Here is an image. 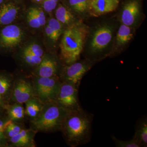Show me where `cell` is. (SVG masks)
<instances>
[{
    "instance_id": "19",
    "label": "cell",
    "mask_w": 147,
    "mask_h": 147,
    "mask_svg": "<svg viewBox=\"0 0 147 147\" xmlns=\"http://www.w3.org/2000/svg\"><path fill=\"white\" fill-rule=\"evenodd\" d=\"M133 139L138 141L142 147L147 146V117H143L137 122Z\"/></svg>"
},
{
    "instance_id": "28",
    "label": "cell",
    "mask_w": 147,
    "mask_h": 147,
    "mask_svg": "<svg viewBox=\"0 0 147 147\" xmlns=\"http://www.w3.org/2000/svg\"><path fill=\"white\" fill-rule=\"evenodd\" d=\"M7 106H6L5 105V103L3 101V96L0 93V107H3V108H7Z\"/></svg>"
},
{
    "instance_id": "27",
    "label": "cell",
    "mask_w": 147,
    "mask_h": 147,
    "mask_svg": "<svg viewBox=\"0 0 147 147\" xmlns=\"http://www.w3.org/2000/svg\"><path fill=\"white\" fill-rule=\"evenodd\" d=\"M7 119L4 120L0 119V146H7L8 145L7 139L5 135L4 129V125Z\"/></svg>"
},
{
    "instance_id": "4",
    "label": "cell",
    "mask_w": 147,
    "mask_h": 147,
    "mask_svg": "<svg viewBox=\"0 0 147 147\" xmlns=\"http://www.w3.org/2000/svg\"><path fill=\"white\" fill-rule=\"evenodd\" d=\"M24 24L15 23L0 28V54H13L29 37Z\"/></svg>"
},
{
    "instance_id": "11",
    "label": "cell",
    "mask_w": 147,
    "mask_h": 147,
    "mask_svg": "<svg viewBox=\"0 0 147 147\" xmlns=\"http://www.w3.org/2000/svg\"><path fill=\"white\" fill-rule=\"evenodd\" d=\"M113 30L108 25H103L94 32L91 42V53L95 55L105 50L109 45L113 38Z\"/></svg>"
},
{
    "instance_id": "26",
    "label": "cell",
    "mask_w": 147,
    "mask_h": 147,
    "mask_svg": "<svg viewBox=\"0 0 147 147\" xmlns=\"http://www.w3.org/2000/svg\"><path fill=\"white\" fill-rule=\"evenodd\" d=\"M59 0H44L42 2V9L46 13L50 14L57 6Z\"/></svg>"
},
{
    "instance_id": "24",
    "label": "cell",
    "mask_w": 147,
    "mask_h": 147,
    "mask_svg": "<svg viewBox=\"0 0 147 147\" xmlns=\"http://www.w3.org/2000/svg\"><path fill=\"white\" fill-rule=\"evenodd\" d=\"M90 0H69V5L74 12L83 14L88 11Z\"/></svg>"
},
{
    "instance_id": "10",
    "label": "cell",
    "mask_w": 147,
    "mask_h": 147,
    "mask_svg": "<svg viewBox=\"0 0 147 147\" xmlns=\"http://www.w3.org/2000/svg\"><path fill=\"white\" fill-rule=\"evenodd\" d=\"M65 29L55 18L51 17L47 19L43 29V43L47 52L55 53Z\"/></svg>"
},
{
    "instance_id": "21",
    "label": "cell",
    "mask_w": 147,
    "mask_h": 147,
    "mask_svg": "<svg viewBox=\"0 0 147 147\" xmlns=\"http://www.w3.org/2000/svg\"><path fill=\"white\" fill-rule=\"evenodd\" d=\"M133 37V33L130 27L122 24L119 28L116 36V43L118 46L126 45Z\"/></svg>"
},
{
    "instance_id": "3",
    "label": "cell",
    "mask_w": 147,
    "mask_h": 147,
    "mask_svg": "<svg viewBox=\"0 0 147 147\" xmlns=\"http://www.w3.org/2000/svg\"><path fill=\"white\" fill-rule=\"evenodd\" d=\"M70 112L55 101L44 103L38 117L30 121V128L37 133L61 131L64 121Z\"/></svg>"
},
{
    "instance_id": "8",
    "label": "cell",
    "mask_w": 147,
    "mask_h": 147,
    "mask_svg": "<svg viewBox=\"0 0 147 147\" xmlns=\"http://www.w3.org/2000/svg\"><path fill=\"white\" fill-rule=\"evenodd\" d=\"M64 64L55 53L46 51L41 62L31 74V76L59 78Z\"/></svg>"
},
{
    "instance_id": "14",
    "label": "cell",
    "mask_w": 147,
    "mask_h": 147,
    "mask_svg": "<svg viewBox=\"0 0 147 147\" xmlns=\"http://www.w3.org/2000/svg\"><path fill=\"white\" fill-rule=\"evenodd\" d=\"M37 132L30 128H24L18 134L8 139L9 146L35 147L36 146L34 138Z\"/></svg>"
},
{
    "instance_id": "5",
    "label": "cell",
    "mask_w": 147,
    "mask_h": 147,
    "mask_svg": "<svg viewBox=\"0 0 147 147\" xmlns=\"http://www.w3.org/2000/svg\"><path fill=\"white\" fill-rule=\"evenodd\" d=\"M30 76L35 96L44 103L55 101L61 84L59 78Z\"/></svg>"
},
{
    "instance_id": "9",
    "label": "cell",
    "mask_w": 147,
    "mask_h": 147,
    "mask_svg": "<svg viewBox=\"0 0 147 147\" xmlns=\"http://www.w3.org/2000/svg\"><path fill=\"white\" fill-rule=\"evenodd\" d=\"M79 88L72 84L62 82L55 102L69 111L82 108L79 99Z\"/></svg>"
},
{
    "instance_id": "18",
    "label": "cell",
    "mask_w": 147,
    "mask_h": 147,
    "mask_svg": "<svg viewBox=\"0 0 147 147\" xmlns=\"http://www.w3.org/2000/svg\"><path fill=\"white\" fill-rule=\"evenodd\" d=\"M25 104L26 116L30 121L34 120L38 117L44 105V103L36 96L31 98Z\"/></svg>"
},
{
    "instance_id": "22",
    "label": "cell",
    "mask_w": 147,
    "mask_h": 147,
    "mask_svg": "<svg viewBox=\"0 0 147 147\" xmlns=\"http://www.w3.org/2000/svg\"><path fill=\"white\" fill-rule=\"evenodd\" d=\"M25 128L21 123L16 122L7 119L4 125V134L7 140L16 136Z\"/></svg>"
},
{
    "instance_id": "13",
    "label": "cell",
    "mask_w": 147,
    "mask_h": 147,
    "mask_svg": "<svg viewBox=\"0 0 147 147\" xmlns=\"http://www.w3.org/2000/svg\"><path fill=\"white\" fill-rule=\"evenodd\" d=\"M45 11L42 8L32 7L25 13V21L28 26L33 30L43 29L47 19Z\"/></svg>"
},
{
    "instance_id": "23",
    "label": "cell",
    "mask_w": 147,
    "mask_h": 147,
    "mask_svg": "<svg viewBox=\"0 0 147 147\" xmlns=\"http://www.w3.org/2000/svg\"><path fill=\"white\" fill-rule=\"evenodd\" d=\"M14 79L11 74H0V93L3 96L8 94L9 98Z\"/></svg>"
},
{
    "instance_id": "20",
    "label": "cell",
    "mask_w": 147,
    "mask_h": 147,
    "mask_svg": "<svg viewBox=\"0 0 147 147\" xmlns=\"http://www.w3.org/2000/svg\"><path fill=\"white\" fill-rule=\"evenodd\" d=\"M7 109L8 118L13 121L22 123L26 117L23 104L11 103L8 105Z\"/></svg>"
},
{
    "instance_id": "7",
    "label": "cell",
    "mask_w": 147,
    "mask_h": 147,
    "mask_svg": "<svg viewBox=\"0 0 147 147\" xmlns=\"http://www.w3.org/2000/svg\"><path fill=\"white\" fill-rule=\"evenodd\" d=\"M35 96L31 76L27 75L14 76L9 100L11 103L24 104Z\"/></svg>"
},
{
    "instance_id": "2",
    "label": "cell",
    "mask_w": 147,
    "mask_h": 147,
    "mask_svg": "<svg viewBox=\"0 0 147 147\" xmlns=\"http://www.w3.org/2000/svg\"><path fill=\"white\" fill-rule=\"evenodd\" d=\"M86 26L79 22L64 29L60 41V59L64 65H69L80 59L86 39Z\"/></svg>"
},
{
    "instance_id": "16",
    "label": "cell",
    "mask_w": 147,
    "mask_h": 147,
    "mask_svg": "<svg viewBox=\"0 0 147 147\" xmlns=\"http://www.w3.org/2000/svg\"><path fill=\"white\" fill-rule=\"evenodd\" d=\"M140 6L137 0H131L125 5L121 15V21L124 25L130 27L139 17Z\"/></svg>"
},
{
    "instance_id": "29",
    "label": "cell",
    "mask_w": 147,
    "mask_h": 147,
    "mask_svg": "<svg viewBox=\"0 0 147 147\" xmlns=\"http://www.w3.org/2000/svg\"><path fill=\"white\" fill-rule=\"evenodd\" d=\"M34 1L37 3L42 2L44 1V0H33Z\"/></svg>"
},
{
    "instance_id": "15",
    "label": "cell",
    "mask_w": 147,
    "mask_h": 147,
    "mask_svg": "<svg viewBox=\"0 0 147 147\" xmlns=\"http://www.w3.org/2000/svg\"><path fill=\"white\" fill-rule=\"evenodd\" d=\"M120 0H90L88 11L95 16L113 12L118 7Z\"/></svg>"
},
{
    "instance_id": "17",
    "label": "cell",
    "mask_w": 147,
    "mask_h": 147,
    "mask_svg": "<svg viewBox=\"0 0 147 147\" xmlns=\"http://www.w3.org/2000/svg\"><path fill=\"white\" fill-rule=\"evenodd\" d=\"M55 18L63 25L65 28L76 22L73 12L60 4L55 9Z\"/></svg>"
},
{
    "instance_id": "12",
    "label": "cell",
    "mask_w": 147,
    "mask_h": 147,
    "mask_svg": "<svg viewBox=\"0 0 147 147\" xmlns=\"http://www.w3.org/2000/svg\"><path fill=\"white\" fill-rule=\"evenodd\" d=\"M21 7L13 2L5 1L0 5V28L16 23L21 17Z\"/></svg>"
},
{
    "instance_id": "25",
    "label": "cell",
    "mask_w": 147,
    "mask_h": 147,
    "mask_svg": "<svg viewBox=\"0 0 147 147\" xmlns=\"http://www.w3.org/2000/svg\"><path fill=\"white\" fill-rule=\"evenodd\" d=\"M111 138L115 146L117 147H142L140 143L133 138L125 141L118 139L114 135L111 136Z\"/></svg>"
},
{
    "instance_id": "6",
    "label": "cell",
    "mask_w": 147,
    "mask_h": 147,
    "mask_svg": "<svg viewBox=\"0 0 147 147\" xmlns=\"http://www.w3.org/2000/svg\"><path fill=\"white\" fill-rule=\"evenodd\" d=\"M95 61L90 59L78 60L69 65H64L59 79L62 82L72 84L79 88L84 75L93 65Z\"/></svg>"
},
{
    "instance_id": "30",
    "label": "cell",
    "mask_w": 147,
    "mask_h": 147,
    "mask_svg": "<svg viewBox=\"0 0 147 147\" xmlns=\"http://www.w3.org/2000/svg\"><path fill=\"white\" fill-rule=\"evenodd\" d=\"M5 0H0V5L4 3L5 2Z\"/></svg>"
},
{
    "instance_id": "1",
    "label": "cell",
    "mask_w": 147,
    "mask_h": 147,
    "mask_svg": "<svg viewBox=\"0 0 147 147\" xmlns=\"http://www.w3.org/2000/svg\"><path fill=\"white\" fill-rule=\"evenodd\" d=\"M94 117L83 108L69 112L61 129L68 146L76 147L91 142Z\"/></svg>"
}]
</instances>
